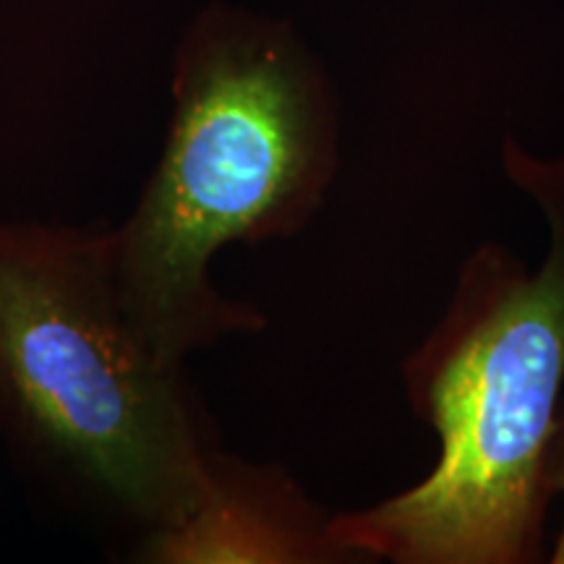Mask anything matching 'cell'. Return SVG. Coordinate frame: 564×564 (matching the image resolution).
<instances>
[{"label": "cell", "instance_id": "1", "mask_svg": "<svg viewBox=\"0 0 564 564\" xmlns=\"http://www.w3.org/2000/svg\"><path fill=\"white\" fill-rule=\"evenodd\" d=\"M173 110L158 165L110 228L118 299L162 364L264 329L225 295L212 262L236 243L293 238L340 162V108L306 42L262 13L209 6L175 47Z\"/></svg>", "mask_w": 564, "mask_h": 564}, {"label": "cell", "instance_id": "2", "mask_svg": "<svg viewBox=\"0 0 564 564\" xmlns=\"http://www.w3.org/2000/svg\"><path fill=\"white\" fill-rule=\"evenodd\" d=\"M505 167L544 209L546 262L528 272L505 246L484 243L463 264L447 314L405 361L440 460L413 489L333 514L329 535L348 562L541 560L564 387V160H535L510 139Z\"/></svg>", "mask_w": 564, "mask_h": 564}, {"label": "cell", "instance_id": "3", "mask_svg": "<svg viewBox=\"0 0 564 564\" xmlns=\"http://www.w3.org/2000/svg\"><path fill=\"white\" fill-rule=\"evenodd\" d=\"M0 436L139 539L207 489L220 432L186 366L162 364L131 327L110 228L0 223Z\"/></svg>", "mask_w": 564, "mask_h": 564}, {"label": "cell", "instance_id": "4", "mask_svg": "<svg viewBox=\"0 0 564 564\" xmlns=\"http://www.w3.org/2000/svg\"><path fill=\"white\" fill-rule=\"evenodd\" d=\"M333 514L285 468L223 449L202 499L178 523L144 533L139 564H333L348 562L329 535Z\"/></svg>", "mask_w": 564, "mask_h": 564}, {"label": "cell", "instance_id": "5", "mask_svg": "<svg viewBox=\"0 0 564 564\" xmlns=\"http://www.w3.org/2000/svg\"><path fill=\"white\" fill-rule=\"evenodd\" d=\"M549 489L554 494H564V403L560 408V415H556V426H554V436H552V447H549ZM552 562L564 564V528L556 539V546L552 552Z\"/></svg>", "mask_w": 564, "mask_h": 564}]
</instances>
